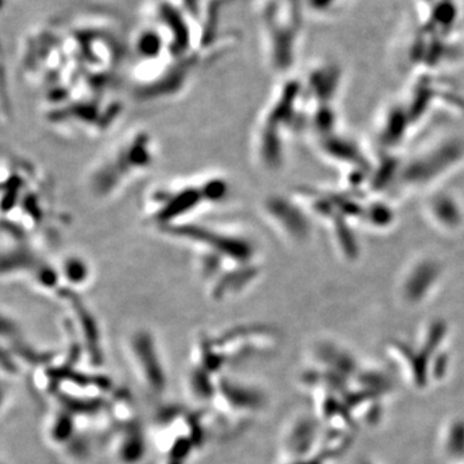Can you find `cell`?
I'll return each mask as SVG.
<instances>
[{
    "label": "cell",
    "instance_id": "cell-1",
    "mask_svg": "<svg viewBox=\"0 0 464 464\" xmlns=\"http://www.w3.org/2000/svg\"><path fill=\"white\" fill-rule=\"evenodd\" d=\"M160 235L189 252L196 275L214 302L237 298L261 275L256 240L237 221L208 216Z\"/></svg>",
    "mask_w": 464,
    "mask_h": 464
},
{
    "label": "cell",
    "instance_id": "cell-2",
    "mask_svg": "<svg viewBox=\"0 0 464 464\" xmlns=\"http://www.w3.org/2000/svg\"><path fill=\"white\" fill-rule=\"evenodd\" d=\"M67 216L59 208L52 180L35 163L4 154L1 160V236L48 250L61 236Z\"/></svg>",
    "mask_w": 464,
    "mask_h": 464
},
{
    "label": "cell",
    "instance_id": "cell-3",
    "mask_svg": "<svg viewBox=\"0 0 464 464\" xmlns=\"http://www.w3.org/2000/svg\"><path fill=\"white\" fill-rule=\"evenodd\" d=\"M231 196V183L217 171H201L160 180L142 196L145 223L158 234L200 218L213 216Z\"/></svg>",
    "mask_w": 464,
    "mask_h": 464
},
{
    "label": "cell",
    "instance_id": "cell-4",
    "mask_svg": "<svg viewBox=\"0 0 464 464\" xmlns=\"http://www.w3.org/2000/svg\"><path fill=\"white\" fill-rule=\"evenodd\" d=\"M159 143L147 128H129L104 147L86 171V194L100 203L122 196L156 167Z\"/></svg>",
    "mask_w": 464,
    "mask_h": 464
},
{
    "label": "cell",
    "instance_id": "cell-5",
    "mask_svg": "<svg viewBox=\"0 0 464 464\" xmlns=\"http://www.w3.org/2000/svg\"><path fill=\"white\" fill-rule=\"evenodd\" d=\"M405 21L413 46H447L463 33L464 0H411Z\"/></svg>",
    "mask_w": 464,
    "mask_h": 464
},
{
    "label": "cell",
    "instance_id": "cell-6",
    "mask_svg": "<svg viewBox=\"0 0 464 464\" xmlns=\"http://www.w3.org/2000/svg\"><path fill=\"white\" fill-rule=\"evenodd\" d=\"M129 351L134 369L142 379L143 384L152 393L161 392L167 384V377L151 334L146 331L133 333L129 338Z\"/></svg>",
    "mask_w": 464,
    "mask_h": 464
},
{
    "label": "cell",
    "instance_id": "cell-7",
    "mask_svg": "<svg viewBox=\"0 0 464 464\" xmlns=\"http://www.w3.org/2000/svg\"><path fill=\"white\" fill-rule=\"evenodd\" d=\"M56 263L62 283L68 290L80 293L93 280V267L82 254L67 253Z\"/></svg>",
    "mask_w": 464,
    "mask_h": 464
},
{
    "label": "cell",
    "instance_id": "cell-8",
    "mask_svg": "<svg viewBox=\"0 0 464 464\" xmlns=\"http://www.w3.org/2000/svg\"><path fill=\"white\" fill-rule=\"evenodd\" d=\"M114 452L122 463H137L145 453V440L140 429L137 427L127 428L118 437Z\"/></svg>",
    "mask_w": 464,
    "mask_h": 464
},
{
    "label": "cell",
    "instance_id": "cell-9",
    "mask_svg": "<svg viewBox=\"0 0 464 464\" xmlns=\"http://www.w3.org/2000/svg\"><path fill=\"white\" fill-rule=\"evenodd\" d=\"M307 10L313 13V16L326 19L332 17L341 12L350 0H304Z\"/></svg>",
    "mask_w": 464,
    "mask_h": 464
}]
</instances>
